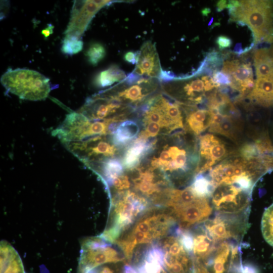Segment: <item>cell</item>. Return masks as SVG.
<instances>
[{
	"instance_id": "cell-1",
	"label": "cell",
	"mask_w": 273,
	"mask_h": 273,
	"mask_svg": "<svg viewBox=\"0 0 273 273\" xmlns=\"http://www.w3.org/2000/svg\"><path fill=\"white\" fill-rule=\"evenodd\" d=\"M177 225L166 208L151 207L114 243L134 264L147 248L171 234Z\"/></svg>"
},
{
	"instance_id": "cell-2",
	"label": "cell",
	"mask_w": 273,
	"mask_h": 273,
	"mask_svg": "<svg viewBox=\"0 0 273 273\" xmlns=\"http://www.w3.org/2000/svg\"><path fill=\"white\" fill-rule=\"evenodd\" d=\"M185 136L183 131L174 134L172 145H166L159 157L152 160V168L160 169L171 185L173 182L180 185L192 182L197 174L198 140L188 141Z\"/></svg>"
},
{
	"instance_id": "cell-3",
	"label": "cell",
	"mask_w": 273,
	"mask_h": 273,
	"mask_svg": "<svg viewBox=\"0 0 273 273\" xmlns=\"http://www.w3.org/2000/svg\"><path fill=\"white\" fill-rule=\"evenodd\" d=\"M147 198L130 190L118 192L111 199L108 222L100 237L114 243L150 208Z\"/></svg>"
},
{
	"instance_id": "cell-4",
	"label": "cell",
	"mask_w": 273,
	"mask_h": 273,
	"mask_svg": "<svg viewBox=\"0 0 273 273\" xmlns=\"http://www.w3.org/2000/svg\"><path fill=\"white\" fill-rule=\"evenodd\" d=\"M227 8L231 21L250 27L255 43L273 42V1H231Z\"/></svg>"
},
{
	"instance_id": "cell-5",
	"label": "cell",
	"mask_w": 273,
	"mask_h": 273,
	"mask_svg": "<svg viewBox=\"0 0 273 273\" xmlns=\"http://www.w3.org/2000/svg\"><path fill=\"white\" fill-rule=\"evenodd\" d=\"M164 206L182 229H189L204 222L213 209L210 199L197 196L190 186L183 190L168 189Z\"/></svg>"
},
{
	"instance_id": "cell-6",
	"label": "cell",
	"mask_w": 273,
	"mask_h": 273,
	"mask_svg": "<svg viewBox=\"0 0 273 273\" xmlns=\"http://www.w3.org/2000/svg\"><path fill=\"white\" fill-rule=\"evenodd\" d=\"M1 82L6 90L19 98L30 101L45 99L52 87L50 79L40 73L29 69L7 70Z\"/></svg>"
},
{
	"instance_id": "cell-7",
	"label": "cell",
	"mask_w": 273,
	"mask_h": 273,
	"mask_svg": "<svg viewBox=\"0 0 273 273\" xmlns=\"http://www.w3.org/2000/svg\"><path fill=\"white\" fill-rule=\"evenodd\" d=\"M159 86V79L142 77L132 72L124 80L104 91L121 103L135 108L152 97Z\"/></svg>"
},
{
	"instance_id": "cell-8",
	"label": "cell",
	"mask_w": 273,
	"mask_h": 273,
	"mask_svg": "<svg viewBox=\"0 0 273 273\" xmlns=\"http://www.w3.org/2000/svg\"><path fill=\"white\" fill-rule=\"evenodd\" d=\"M249 213L250 209L237 213L216 212L213 217L203 224L216 242L233 241L239 243L249 226Z\"/></svg>"
},
{
	"instance_id": "cell-9",
	"label": "cell",
	"mask_w": 273,
	"mask_h": 273,
	"mask_svg": "<svg viewBox=\"0 0 273 273\" xmlns=\"http://www.w3.org/2000/svg\"><path fill=\"white\" fill-rule=\"evenodd\" d=\"M176 228L158 242L164 252L165 273H194V258L183 245Z\"/></svg>"
},
{
	"instance_id": "cell-10",
	"label": "cell",
	"mask_w": 273,
	"mask_h": 273,
	"mask_svg": "<svg viewBox=\"0 0 273 273\" xmlns=\"http://www.w3.org/2000/svg\"><path fill=\"white\" fill-rule=\"evenodd\" d=\"M237 149L231 148L225 142L212 133H206L198 139L199 163L197 174L209 171Z\"/></svg>"
},
{
	"instance_id": "cell-11",
	"label": "cell",
	"mask_w": 273,
	"mask_h": 273,
	"mask_svg": "<svg viewBox=\"0 0 273 273\" xmlns=\"http://www.w3.org/2000/svg\"><path fill=\"white\" fill-rule=\"evenodd\" d=\"M111 1H76L74 3L70 20L65 32L66 35L78 37L83 34L96 13Z\"/></svg>"
},
{
	"instance_id": "cell-12",
	"label": "cell",
	"mask_w": 273,
	"mask_h": 273,
	"mask_svg": "<svg viewBox=\"0 0 273 273\" xmlns=\"http://www.w3.org/2000/svg\"><path fill=\"white\" fill-rule=\"evenodd\" d=\"M240 245L233 241H223L216 247L203 264L210 273H230L234 266L240 262Z\"/></svg>"
},
{
	"instance_id": "cell-13",
	"label": "cell",
	"mask_w": 273,
	"mask_h": 273,
	"mask_svg": "<svg viewBox=\"0 0 273 273\" xmlns=\"http://www.w3.org/2000/svg\"><path fill=\"white\" fill-rule=\"evenodd\" d=\"M162 70L156 47L149 40L143 43L138 56L133 73L144 77L159 79Z\"/></svg>"
},
{
	"instance_id": "cell-14",
	"label": "cell",
	"mask_w": 273,
	"mask_h": 273,
	"mask_svg": "<svg viewBox=\"0 0 273 273\" xmlns=\"http://www.w3.org/2000/svg\"><path fill=\"white\" fill-rule=\"evenodd\" d=\"M243 124L240 113L236 114L213 115L211 124L208 131L223 135L238 143L242 133Z\"/></svg>"
},
{
	"instance_id": "cell-15",
	"label": "cell",
	"mask_w": 273,
	"mask_h": 273,
	"mask_svg": "<svg viewBox=\"0 0 273 273\" xmlns=\"http://www.w3.org/2000/svg\"><path fill=\"white\" fill-rule=\"evenodd\" d=\"M189 230L193 238L192 254L194 259L204 264L213 252L217 243L209 234L203 223Z\"/></svg>"
},
{
	"instance_id": "cell-16",
	"label": "cell",
	"mask_w": 273,
	"mask_h": 273,
	"mask_svg": "<svg viewBox=\"0 0 273 273\" xmlns=\"http://www.w3.org/2000/svg\"><path fill=\"white\" fill-rule=\"evenodd\" d=\"M132 180L134 189L140 195L156 201L157 197L161 193V186L170 184L167 180L156 181V177L152 169L145 171H138L136 176L133 177Z\"/></svg>"
},
{
	"instance_id": "cell-17",
	"label": "cell",
	"mask_w": 273,
	"mask_h": 273,
	"mask_svg": "<svg viewBox=\"0 0 273 273\" xmlns=\"http://www.w3.org/2000/svg\"><path fill=\"white\" fill-rule=\"evenodd\" d=\"M163 265L164 252L158 242L144 251L134 267L139 273H161Z\"/></svg>"
},
{
	"instance_id": "cell-18",
	"label": "cell",
	"mask_w": 273,
	"mask_h": 273,
	"mask_svg": "<svg viewBox=\"0 0 273 273\" xmlns=\"http://www.w3.org/2000/svg\"><path fill=\"white\" fill-rule=\"evenodd\" d=\"M194 106L186 107V123L187 130L198 136L210 127L213 115L208 109H196Z\"/></svg>"
},
{
	"instance_id": "cell-19",
	"label": "cell",
	"mask_w": 273,
	"mask_h": 273,
	"mask_svg": "<svg viewBox=\"0 0 273 273\" xmlns=\"http://www.w3.org/2000/svg\"><path fill=\"white\" fill-rule=\"evenodd\" d=\"M246 98L264 107L272 106L273 78H257L253 89Z\"/></svg>"
},
{
	"instance_id": "cell-20",
	"label": "cell",
	"mask_w": 273,
	"mask_h": 273,
	"mask_svg": "<svg viewBox=\"0 0 273 273\" xmlns=\"http://www.w3.org/2000/svg\"><path fill=\"white\" fill-rule=\"evenodd\" d=\"M156 141L137 138L124 154L122 161L123 166L126 169L135 168L141 159L152 149Z\"/></svg>"
},
{
	"instance_id": "cell-21",
	"label": "cell",
	"mask_w": 273,
	"mask_h": 273,
	"mask_svg": "<svg viewBox=\"0 0 273 273\" xmlns=\"http://www.w3.org/2000/svg\"><path fill=\"white\" fill-rule=\"evenodd\" d=\"M1 273H25L18 253L4 241L1 243Z\"/></svg>"
},
{
	"instance_id": "cell-22",
	"label": "cell",
	"mask_w": 273,
	"mask_h": 273,
	"mask_svg": "<svg viewBox=\"0 0 273 273\" xmlns=\"http://www.w3.org/2000/svg\"><path fill=\"white\" fill-rule=\"evenodd\" d=\"M257 78H273V49H258L254 54Z\"/></svg>"
},
{
	"instance_id": "cell-23",
	"label": "cell",
	"mask_w": 273,
	"mask_h": 273,
	"mask_svg": "<svg viewBox=\"0 0 273 273\" xmlns=\"http://www.w3.org/2000/svg\"><path fill=\"white\" fill-rule=\"evenodd\" d=\"M139 131L138 125L132 120L120 122L112 133V143L115 146H123L135 139Z\"/></svg>"
},
{
	"instance_id": "cell-24",
	"label": "cell",
	"mask_w": 273,
	"mask_h": 273,
	"mask_svg": "<svg viewBox=\"0 0 273 273\" xmlns=\"http://www.w3.org/2000/svg\"><path fill=\"white\" fill-rule=\"evenodd\" d=\"M126 75L118 66L113 65L100 72L95 79L96 84L100 87H108L124 80Z\"/></svg>"
},
{
	"instance_id": "cell-25",
	"label": "cell",
	"mask_w": 273,
	"mask_h": 273,
	"mask_svg": "<svg viewBox=\"0 0 273 273\" xmlns=\"http://www.w3.org/2000/svg\"><path fill=\"white\" fill-rule=\"evenodd\" d=\"M190 186L197 196L210 198L212 186L208 174H196Z\"/></svg>"
},
{
	"instance_id": "cell-26",
	"label": "cell",
	"mask_w": 273,
	"mask_h": 273,
	"mask_svg": "<svg viewBox=\"0 0 273 273\" xmlns=\"http://www.w3.org/2000/svg\"><path fill=\"white\" fill-rule=\"evenodd\" d=\"M261 231L265 241L273 247V203L263 212L261 220Z\"/></svg>"
},
{
	"instance_id": "cell-27",
	"label": "cell",
	"mask_w": 273,
	"mask_h": 273,
	"mask_svg": "<svg viewBox=\"0 0 273 273\" xmlns=\"http://www.w3.org/2000/svg\"><path fill=\"white\" fill-rule=\"evenodd\" d=\"M83 43L80 37L73 35H65L62 45V51L65 54H76L83 49Z\"/></svg>"
},
{
	"instance_id": "cell-28",
	"label": "cell",
	"mask_w": 273,
	"mask_h": 273,
	"mask_svg": "<svg viewBox=\"0 0 273 273\" xmlns=\"http://www.w3.org/2000/svg\"><path fill=\"white\" fill-rule=\"evenodd\" d=\"M105 55V49L100 43L92 44L86 53V56L88 62L93 65H97L104 58Z\"/></svg>"
},
{
	"instance_id": "cell-29",
	"label": "cell",
	"mask_w": 273,
	"mask_h": 273,
	"mask_svg": "<svg viewBox=\"0 0 273 273\" xmlns=\"http://www.w3.org/2000/svg\"><path fill=\"white\" fill-rule=\"evenodd\" d=\"M146 128L141 132L138 138L143 140H149L150 137L157 136L160 132L161 126L156 123L151 122L145 124Z\"/></svg>"
},
{
	"instance_id": "cell-30",
	"label": "cell",
	"mask_w": 273,
	"mask_h": 273,
	"mask_svg": "<svg viewBox=\"0 0 273 273\" xmlns=\"http://www.w3.org/2000/svg\"><path fill=\"white\" fill-rule=\"evenodd\" d=\"M212 78L216 88L219 87L221 85L230 86L231 83V78L229 75L216 70L213 71Z\"/></svg>"
},
{
	"instance_id": "cell-31",
	"label": "cell",
	"mask_w": 273,
	"mask_h": 273,
	"mask_svg": "<svg viewBox=\"0 0 273 273\" xmlns=\"http://www.w3.org/2000/svg\"><path fill=\"white\" fill-rule=\"evenodd\" d=\"M239 65L240 62L238 60L226 61L223 63L221 71L230 75Z\"/></svg>"
},
{
	"instance_id": "cell-32",
	"label": "cell",
	"mask_w": 273,
	"mask_h": 273,
	"mask_svg": "<svg viewBox=\"0 0 273 273\" xmlns=\"http://www.w3.org/2000/svg\"><path fill=\"white\" fill-rule=\"evenodd\" d=\"M216 43L220 50L230 48L232 44V39L226 36L220 35L216 40Z\"/></svg>"
},
{
	"instance_id": "cell-33",
	"label": "cell",
	"mask_w": 273,
	"mask_h": 273,
	"mask_svg": "<svg viewBox=\"0 0 273 273\" xmlns=\"http://www.w3.org/2000/svg\"><path fill=\"white\" fill-rule=\"evenodd\" d=\"M138 52H128L124 56L125 60L132 64H136L138 59Z\"/></svg>"
},
{
	"instance_id": "cell-34",
	"label": "cell",
	"mask_w": 273,
	"mask_h": 273,
	"mask_svg": "<svg viewBox=\"0 0 273 273\" xmlns=\"http://www.w3.org/2000/svg\"><path fill=\"white\" fill-rule=\"evenodd\" d=\"M194 273H210L206 266L201 262L194 260Z\"/></svg>"
},
{
	"instance_id": "cell-35",
	"label": "cell",
	"mask_w": 273,
	"mask_h": 273,
	"mask_svg": "<svg viewBox=\"0 0 273 273\" xmlns=\"http://www.w3.org/2000/svg\"><path fill=\"white\" fill-rule=\"evenodd\" d=\"M240 269L241 273H258L256 268L250 264L243 265L242 264Z\"/></svg>"
},
{
	"instance_id": "cell-36",
	"label": "cell",
	"mask_w": 273,
	"mask_h": 273,
	"mask_svg": "<svg viewBox=\"0 0 273 273\" xmlns=\"http://www.w3.org/2000/svg\"><path fill=\"white\" fill-rule=\"evenodd\" d=\"M54 28V26L52 24H48V26L41 31V33L45 38H47L53 33Z\"/></svg>"
},
{
	"instance_id": "cell-37",
	"label": "cell",
	"mask_w": 273,
	"mask_h": 273,
	"mask_svg": "<svg viewBox=\"0 0 273 273\" xmlns=\"http://www.w3.org/2000/svg\"><path fill=\"white\" fill-rule=\"evenodd\" d=\"M123 273H139L136 268L129 264H125L123 268Z\"/></svg>"
},
{
	"instance_id": "cell-38",
	"label": "cell",
	"mask_w": 273,
	"mask_h": 273,
	"mask_svg": "<svg viewBox=\"0 0 273 273\" xmlns=\"http://www.w3.org/2000/svg\"><path fill=\"white\" fill-rule=\"evenodd\" d=\"M227 3L225 1H220L217 3V10L219 11L222 10L224 8H227Z\"/></svg>"
}]
</instances>
